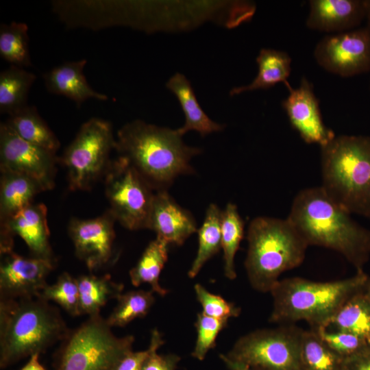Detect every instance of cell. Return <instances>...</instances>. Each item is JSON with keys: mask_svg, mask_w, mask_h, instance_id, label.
Wrapping results in <instances>:
<instances>
[{"mask_svg": "<svg viewBox=\"0 0 370 370\" xmlns=\"http://www.w3.org/2000/svg\"><path fill=\"white\" fill-rule=\"evenodd\" d=\"M247 239L245 271L251 287L261 293L271 292L282 273L299 267L308 247L287 218H254Z\"/></svg>", "mask_w": 370, "mask_h": 370, "instance_id": "cell-6", "label": "cell"}, {"mask_svg": "<svg viewBox=\"0 0 370 370\" xmlns=\"http://www.w3.org/2000/svg\"><path fill=\"white\" fill-rule=\"evenodd\" d=\"M40 354L36 353L30 356L28 362L21 370H47L39 362Z\"/></svg>", "mask_w": 370, "mask_h": 370, "instance_id": "cell-40", "label": "cell"}, {"mask_svg": "<svg viewBox=\"0 0 370 370\" xmlns=\"http://www.w3.org/2000/svg\"><path fill=\"white\" fill-rule=\"evenodd\" d=\"M111 328L97 314L69 330L53 355L54 370H115L132 350L134 337H118Z\"/></svg>", "mask_w": 370, "mask_h": 370, "instance_id": "cell-7", "label": "cell"}, {"mask_svg": "<svg viewBox=\"0 0 370 370\" xmlns=\"http://www.w3.org/2000/svg\"><path fill=\"white\" fill-rule=\"evenodd\" d=\"M196 298L202 307V312L219 319L229 320L241 314L239 307L226 301L219 295L209 292L204 286L196 284L194 286Z\"/></svg>", "mask_w": 370, "mask_h": 370, "instance_id": "cell-36", "label": "cell"}, {"mask_svg": "<svg viewBox=\"0 0 370 370\" xmlns=\"http://www.w3.org/2000/svg\"><path fill=\"white\" fill-rule=\"evenodd\" d=\"M313 330L329 347L344 358L368 347L365 338L346 332L328 331L324 328Z\"/></svg>", "mask_w": 370, "mask_h": 370, "instance_id": "cell-35", "label": "cell"}, {"mask_svg": "<svg viewBox=\"0 0 370 370\" xmlns=\"http://www.w3.org/2000/svg\"><path fill=\"white\" fill-rule=\"evenodd\" d=\"M230 370H249L247 368H245L243 367L238 366V365H226Z\"/></svg>", "mask_w": 370, "mask_h": 370, "instance_id": "cell-42", "label": "cell"}, {"mask_svg": "<svg viewBox=\"0 0 370 370\" xmlns=\"http://www.w3.org/2000/svg\"><path fill=\"white\" fill-rule=\"evenodd\" d=\"M5 123L22 139L56 153L60 143L34 106H27L10 115Z\"/></svg>", "mask_w": 370, "mask_h": 370, "instance_id": "cell-23", "label": "cell"}, {"mask_svg": "<svg viewBox=\"0 0 370 370\" xmlns=\"http://www.w3.org/2000/svg\"><path fill=\"white\" fill-rule=\"evenodd\" d=\"M164 343L162 333L158 329H153L151 333L148 348L143 351L129 352L120 360L115 370H143L150 354L154 351H158Z\"/></svg>", "mask_w": 370, "mask_h": 370, "instance_id": "cell-37", "label": "cell"}, {"mask_svg": "<svg viewBox=\"0 0 370 370\" xmlns=\"http://www.w3.org/2000/svg\"><path fill=\"white\" fill-rule=\"evenodd\" d=\"M116 139L110 122L91 118L84 123L59 158L66 169L70 190H88L103 178L112 161Z\"/></svg>", "mask_w": 370, "mask_h": 370, "instance_id": "cell-9", "label": "cell"}, {"mask_svg": "<svg viewBox=\"0 0 370 370\" xmlns=\"http://www.w3.org/2000/svg\"><path fill=\"white\" fill-rule=\"evenodd\" d=\"M180 360L177 354H159L154 351L147 359L143 370H176Z\"/></svg>", "mask_w": 370, "mask_h": 370, "instance_id": "cell-38", "label": "cell"}, {"mask_svg": "<svg viewBox=\"0 0 370 370\" xmlns=\"http://www.w3.org/2000/svg\"><path fill=\"white\" fill-rule=\"evenodd\" d=\"M0 253L13 250L14 237L19 236L33 257L57 262L49 242L47 208L43 204L28 205L0 225Z\"/></svg>", "mask_w": 370, "mask_h": 370, "instance_id": "cell-15", "label": "cell"}, {"mask_svg": "<svg viewBox=\"0 0 370 370\" xmlns=\"http://www.w3.org/2000/svg\"><path fill=\"white\" fill-rule=\"evenodd\" d=\"M36 79L24 68L10 65L0 73V112L14 114L27 106V96Z\"/></svg>", "mask_w": 370, "mask_h": 370, "instance_id": "cell-26", "label": "cell"}, {"mask_svg": "<svg viewBox=\"0 0 370 370\" xmlns=\"http://www.w3.org/2000/svg\"><path fill=\"white\" fill-rule=\"evenodd\" d=\"M341 370H370V349L364 350L344 359Z\"/></svg>", "mask_w": 370, "mask_h": 370, "instance_id": "cell-39", "label": "cell"}, {"mask_svg": "<svg viewBox=\"0 0 370 370\" xmlns=\"http://www.w3.org/2000/svg\"><path fill=\"white\" fill-rule=\"evenodd\" d=\"M258 72L256 77L248 85L233 88L231 96L245 92L264 90L282 82L286 86L291 71V58L282 51L273 49H262L256 58Z\"/></svg>", "mask_w": 370, "mask_h": 370, "instance_id": "cell-22", "label": "cell"}, {"mask_svg": "<svg viewBox=\"0 0 370 370\" xmlns=\"http://www.w3.org/2000/svg\"><path fill=\"white\" fill-rule=\"evenodd\" d=\"M1 258L0 299L39 296L56 264L42 258L24 257L13 250L1 254Z\"/></svg>", "mask_w": 370, "mask_h": 370, "instance_id": "cell-14", "label": "cell"}, {"mask_svg": "<svg viewBox=\"0 0 370 370\" xmlns=\"http://www.w3.org/2000/svg\"><path fill=\"white\" fill-rule=\"evenodd\" d=\"M366 20L367 27L370 29V0H366Z\"/></svg>", "mask_w": 370, "mask_h": 370, "instance_id": "cell-41", "label": "cell"}, {"mask_svg": "<svg viewBox=\"0 0 370 370\" xmlns=\"http://www.w3.org/2000/svg\"><path fill=\"white\" fill-rule=\"evenodd\" d=\"M369 282L363 270H358L352 277L330 282L299 277L280 280L270 292L273 309L269 321L289 324L303 320L312 329L326 328L340 308Z\"/></svg>", "mask_w": 370, "mask_h": 370, "instance_id": "cell-4", "label": "cell"}, {"mask_svg": "<svg viewBox=\"0 0 370 370\" xmlns=\"http://www.w3.org/2000/svg\"><path fill=\"white\" fill-rule=\"evenodd\" d=\"M79 289V310L88 316L100 314L109 300L122 293L124 285L114 282L110 275H82L77 278Z\"/></svg>", "mask_w": 370, "mask_h": 370, "instance_id": "cell-25", "label": "cell"}, {"mask_svg": "<svg viewBox=\"0 0 370 370\" xmlns=\"http://www.w3.org/2000/svg\"><path fill=\"white\" fill-rule=\"evenodd\" d=\"M367 291L365 293L367 297L368 298V299L370 301V282H369V284H367Z\"/></svg>", "mask_w": 370, "mask_h": 370, "instance_id": "cell-43", "label": "cell"}, {"mask_svg": "<svg viewBox=\"0 0 370 370\" xmlns=\"http://www.w3.org/2000/svg\"><path fill=\"white\" fill-rule=\"evenodd\" d=\"M0 222L3 223L47 190L38 180L17 172L0 171Z\"/></svg>", "mask_w": 370, "mask_h": 370, "instance_id": "cell-20", "label": "cell"}, {"mask_svg": "<svg viewBox=\"0 0 370 370\" xmlns=\"http://www.w3.org/2000/svg\"><path fill=\"white\" fill-rule=\"evenodd\" d=\"M228 320L219 319L199 313L195 326L197 330V339L192 356L203 360L208 352L216 345V339L219 332L227 325Z\"/></svg>", "mask_w": 370, "mask_h": 370, "instance_id": "cell-34", "label": "cell"}, {"mask_svg": "<svg viewBox=\"0 0 370 370\" xmlns=\"http://www.w3.org/2000/svg\"><path fill=\"white\" fill-rule=\"evenodd\" d=\"M304 330L293 324L256 330L240 337L220 357L226 365L249 370H301L300 347Z\"/></svg>", "mask_w": 370, "mask_h": 370, "instance_id": "cell-8", "label": "cell"}, {"mask_svg": "<svg viewBox=\"0 0 370 370\" xmlns=\"http://www.w3.org/2000/svg\"><path fill=\"white\" fill-rule=\"evenodd\" d=\"M306 26L330 34L358 28L366 19V0H310Z\"/></svg>", "mask_w": 370, "mask_h": 370, "instance_id": "cell-18", "label": "cell"}, {"mask_svg": "<svg viewBox=\"0 0 370 370\" xmlns=\"http://www.w3.org/2000/svg\"><path fill=\"white\" fill-rule=\"evenodd\" d=\"M56 153L20 138L5 122L0 124V171L29 175L51 190L55 185Z\"/></svg>", "mask_w": 370, "mask_h": 370, "instance_id": "cell-12", "label": "cell"}, {"mask_svg": "<svg viewBox=\"0 0 370 370\" xmlns=\"http://www.w3.org/2000/svg\"><path fill=\"white\" fill-rule=\"evenodd\" d=\"M115 221L109 210L93 219L73 218L69 221L68 232L75 256L91 271L101 269L112 260Z\"/></svg>", "mask_w": 370, "mask_h": 370, "instance_id": "cell-13", "label": "cell"}, {"mask_svg": "<svg viewBox=\"0 0 370 370\" xmlns=\"http://www.w3.org/2000/svg\"><path fill=\"white\" fill-rule=\"evenodd\" d=\"M86 60L64 62L43 75L47 90L71 99L78 106L88 99L106 101L108 96L95 90L84 74Z\"/></svg>", "mask_w": 370, "mask_h": 370, "instance_id": "cell-19", "label": "cell"}, {"mask_svg": "<svg viewBox=\"0 0 370 370\" xmlns=\"http://www.w3.org/2000/svg\"><path fill=\"white\" fill-rule=\"evenodd\" d=\"M148 229L156 237L169 245H182L197 232V223L192 214L180 206L167 190L155 193L149 216Z\"/></svg>", "mask_w": 370, "mask_h": 370, "instance_id": "cell-17", "label": "cell"}, {"mask_svg": "<svg viewBox=\"0 0 370 370\" xmlns=\"http://www.w3.org/2000/svg\"><path fill=\"white\" fill-rule=\"evenodd\" d=\"M221 213L214 204H210L207 208L203 224L197 230L198 249L188 272L190 278L197 276L204 265L221 248Z\"/></svg>", "mask_w": 370, "mask_h": 370, "instance_id": "cell-28", "label": "cell"}, {"mask_svg": "<svg viewBox=\"0 0 370 370\" xmlns=\"http://www.w3.org/2000/svg\"><path fill=\"white\" fill-rule=\"evenodd\" d=\"M166 87L178 99L185 116L184 125L177 129L182 136L193 130L205 136L223 130L224 125L213 121L202 110L190 82L183 74L177 73L173 75Z\"/></svg>", "mask_w": 370, "mask_h": 370, "instance_id": "cell-21", "label": "cell"}, {"mask_svg": "<svg viewBox=\"0 0 370 370\" xmlns=\"http://www.w3.org/2000/svg\"><path fill=\"white\" fill-rule=\"evenodd\" d=\"M39 297L53 301L73 317L81 315L77 279L67 272L62 273L53 284H47Z\"/></svg>", "mask_w": 370, "mask_h": 370, "instance_id": "cell-33", "label": "cell"}, {"mask_svg": "<svg viewBox=\"0 0 370 370\" xmlns=\"http://www.w3.org/2000/svg\"><path fill=\"white\" fill-rule=\"evenodd\" d=\"M221 248L223 250L224 274L229 280L236 278L235 256L244 236V221L232 203L221 213Z\"/></svg>", "mask_w": 370, "mask_h": 370, "instance_id": "cell-30", "label": "cell"}, {"mask_svg": "<svg viewBox=\"0 0 370 370\" xmlns=\"http://www.w3.org/2000/svg\"><path fill=\"white\" fill-rule=\"evenodd\" d=\"M329 325L367 341L370 337V301L365 293L362 291L349 299L332 318Z\"/></svg>", "mask_w": 370, "mask_h": 370, "instance_id": "cell-27", "label": "cell"}, {"mask_svg": "<svg viewBox=\"0 0 370 370\" xmlns=\"http://www.w3.org/2000/svg\"><path fill=\"white\" fill-rule=\"evenodd\" d=\"M369 348L370 349V337L367 341Z\"/></svg>", "mask_w": 370, "mask_h": 370, "instance_id": "cell-44", "label": "cell"}, {"mask_svg": "<svg viewBox=\"0 0 370 370\" xmlns=\"http://www.w3.org/2000/svg\"><path fill=\"white\" fill-rule=\"evenodd\" d=\"M321 186L301 190L287 219L309 245L343 255L358 270L370 256V230L354 221Z\"/></svg>", "mask_w": 370, "mask_h": 370, "instance_id": "cell-1", "label": "cell"}, {"mask_svg": "<svg viewBox=\"0 0 370 370\" xmlns=\"http://www.w3.org/2000/svg\"><path fill=\"white\" fill-rule=\"evenodd\" d=\"M153 291L134 290L120 294L117 304L106 319L110 326L124 327L147 314L155 302Z\"/></svg>", "mask_w": 370, "mask_h": 370, "instance_id": "cell-32", "label": "cell"}, {"mask_svg": "<svg viewBox=\"0 0 370 370\" xmlns=\"http://www.w3.org/2000/svg\"><path fill=\"white\" fill-rule=\"evenodd\" d=\"M325 192L350 214L370 220V136H336L321 147Z\"/></svg>", "mask_w": 370, "mask_h": 370, "instance_id": "cell-5", "label": "cell"}, {"mask_svg": "<svg viewBox=\"0 0 370 370\" xmlns=\"http://www.w3.org/2000/svg\"><path fill=\"white\" fill-rule=\"evenodd\" d=\"M28 27L26 23L12 21L0 25V56L10 65L29 66Z\"/></svg>", "mask_w": 370, "mask_h": 370, "instance_id": "cell-31", "label": "cell"}, {"mask_svg": "<svg viewBox=\"0 0 370 370\" xmlns=\"http://www.w3.org/2000/svg\"><path fill=\"white\" fill-rule=\"evenodd\" d=\"M344 359L314 330H304L300 347L301 370H341Z\"/></svg>", "mask_w": 370, "mask_h": 370, "instance_id": "cell-29", "label": "cell"}, {"mask_svg": "<svg viewBox=\"0 0 370 370\" xmlns=\"http://www.w3.org/2000/svg\"><path fill=\"white\" fill-rule=\"evenodd\" d=\"M108 209L129 230L148 229L154 190L123 158L112 160L103 177Z\"/></svg>", "mask_w": 370, "mask_h": 370, "instance_id": "cell-10", "label": "cell"}, {"mask_svg": "<svg viewBox=\"0 0 370 370\" xmlns=\"http://www.w3.org/2000/svg\"><path fill=\"white\" fill-rule=\"evenodd\" d=\"M314 57L323 69L343 77L370 71V29L367 27L324 36Z\"/></svg>", "mask_w": 370, "mask_h": 370, "instance_id": "cell-11", "label": "cell"}, {"mask_svg": "<svg viewBox=\"0 0 370 370\" xmlns=\"http://www.w3.org/2000/svg\"><path fill=\"white\" fill-rule=\"evenodd\" d=\"M70 329L60 310L40 297L0 299V368L61 341Z\"/></svg>", "mask_w": 370, "mask_h": 370, "instance_id": "cell-3", "label": "cell"}, {"mask_svg": "<svg viewBox=\"0 0 370 370\" xmlns=\"http://www.w3.org/2000/svg\"><path fill=\"white\" fill-rule=\"evenodd\" d=\"M182 136L177 129L137 119L118 131L115 150L153 190H167L178 176L195 172L190 161L201 153Z\"/></svg>", "mask_w": 370, "mask_h": 370, "instance_id": "cell-2", "label": "cell"}, {"mask_svg": "<svg viewBox=\"0 0 370 370\" xmlns=\"http://www.w3.org/2000/svg\"><path fill=\"white\" fill-rule=\"evenodd\" d=\"M169 245L158 237L148 244L136 265L130 271L133 286L137 287L146 283L151 291L160 296L167 293V289L160 285L159 280L168 259Z\"/></svg>", "mask_w": 370, "mask_h": 370, "instance_id": "cell-24", "label": "cell"}, {"mask_svg": "<svg viewBox=\"0 0 370 370\" xmlns=\"http://www.w3.org/2000/svg\"><path fill=\"white\" fill-rule=\"evenodd\" d=\"M288 95L282 105L291 127L301 139L308 144L323 146L335 136L332 130L328 127L322 118L319 101L316 97L312 84L303 77L299 86L293 88L286 86Z\"/></svg>", "mask_w": 370, "mask_h": 370, "instance_id": "cell-16", "label": "cell"}]
</instances>
